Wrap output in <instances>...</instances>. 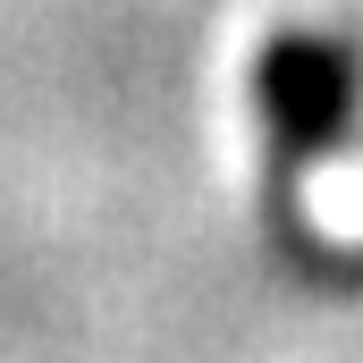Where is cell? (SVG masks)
<instances>
[{
    "instance_id": "1",
    "label": "cell",
    "mask_w": 363,
    "mask_h": 363,
    "mask_svg": "<svg viewBox=\"0 0 363 363\" xmlns=\"http://www.w3.org/2000/svg\"><path fill=\"white\" fill-rule=\"evenodd\" d=\"M363 68L338 34H279L254 68V110L287 152H330L355 127Z\"/></svg>"
}]
</instances>
